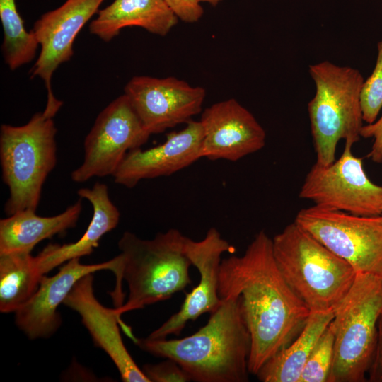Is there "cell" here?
<instances>
[{
	"instance_id": "6da1fadb",
	"label": "cell",
	"mask_w": 382,
	"mask_h": 382,
	"mask_svg": "<svg viewBox=\"0 0 382 382\" xmlns=\"http://www.w3.org/2000/svg\"><path fill=\"white\" fill-rule=\"evenodd\" d=\"M219 296L240 297L251 340L248 371L253 375L299 335L311 314L281 274L272 238L263 230L241 256L222 259Z\"/></svg>"
},
{
	"instance_id": "7a4b0ae2",
	"label": "cell",
	"mask_w": 382,
	"mask_h": 382,
	"mask_svg": "<svg viewBox=\"0 0 382 382\" xmlns=\"http://www.w3.org/2000/svg\"><path fill=\"white\" fill-rule=\"evenodd\" d=\"M205 325L180 339L136 338L143 351L171 359L195 382H246L250 335L243 315L239 296L221 299Z\"/></svg>"
},
{
	"instance_id": "3957f363",
	"label": "cell",
	"mask_w": 382,
	"mask_h": 382,
	"mask_svg": "<svg viewBox=\"0 0 382 382\" xmlns=\"http://www.w3.org/2000/svg\"><path fill=\"white\" fill-rule=\"evenodd\" d=\"M185 236L170 228L152 239L125 231L118 241L115 312L125 313L169 299L192 283Z\"/></svg>"
},
{
	"instance_id": "277c9868",
	"label": "cell",
	"mask_w": 382,
	"mask_h": 382,
	"mask_svg": "<svg viewBox=\"0 0 382 382\" xmlns=\"http://www.w3.org/2000/svg\"><path fill=\"white\" fill-rule=\"evenodd\" d=\"M274 257L284 279L312 312L335 311L357 272L296 222L272 238Z\"/></svg>"
},
{
	"instance_id": "5b68a950",
	"label": "cell",
	"mask_w": 382,
	"mask_h": 382,
	"mask_svg": "<svg viewBox=\"0 0 382 382\" xmlns=\"http://www.w3.org/2000/svg\"><path fill=\"white\" fill-rule=\"evenodd\" d=\"M308 71L316 88L308 112L316 163L328 166L335 161L341 139L354 144L361 137L360 93L364 80L358 69L328 60L310 65Z\"/></svg>"
},
{
	"instance_id": "8992f818",
	"label": "cell",
	"mask_w": 382,
	"mask_h": 382,
	"mask_svg": "<svg viewBox=\"0 0 382 382\" xmlns=\"http://www.w3.org/2000/svg\"><path fill=\"white\" fill-rule=\"evenodd\" d=\"M57 128L53 117L35 113L24 125H1L0 161L9 195L8 215L37 210L43 185L57 163Z\"/></svg>"
},
{
	"instance_id": "52a82bcc",
	"label": "cell",
	"mask_w": 382,
	"mask_h": 382,
	"mask_svg": "<svg viewBox=\"0 0 382 382\" xmlns=\"http://www.w3.org/2000/svg\"><path fill=\"white\" fill-rule=\"evenodd\" d=\"M382 315V277L357 272L330 322L334 355L329 382H364L371 366Z\"/></svg>"
},
{
	"instance_id": "ba28073f",
	"label": "cell",
	"mask_w": 382,
	"mask_h": 382,
	"mask_svg": "<svg viewBox=\"0 0 382 382\" xmlns=\"http://www.w3.org/2000/svg\"><path fill=\"white\" fill-rule=\"evenodd\" d=\"M357 272L382 277V215L358 216L313 206L294 220Z\"/></svg>"
},
{
	"instance_id": "9c48e42d",
	"label": "cell",
	"mask_w": 382,
	"mask_h": 382,
	"mask_svg": "<svg viewBox=\"0 0 382 382\" xmlns=\"http://www.w3.org/2000/svg\"><path fill=\"white\" fill-rule=\"evenodd\" d=\"M345 142L339 159L328 166L317 163L306 175L299 197L316 206L358 216L382 215V186L372 183L361 158Z\"/></svg>"
},
{
	"instance_id": "30bf717a",
	"label": "cell",
	"mask_w": 382,
	"mask_h": 382,
	"mask_svg": "<svg viewBox=\"0 0 382 382\" xmlns=\"http://www.w3.org/2000/svg\"><path fill=\"white\" fill-rule=\"evenodd\" d=\"M150 134L127 96L113 100L97 117L84 140V158L71 173L76 183L113 175L127 153L140 148Z\"/></svg>"
},
{
	"instance_id": "8fae6325",
	"label": "cell",
	"mask_w": 382,
	"mask_h": 382,
	"mask_svg": "<svg viewBox=\"0 0 382 382\" xmlns=\"http://www.w3.org/2000/svg\"><path fill=\"white\" fill-rule=\"evenodd\" d=\"M145 129L151 135L187 123L202 111L205 90L175 77H132L125 87Z\"/></svg>"
},
{
	"instance_id": "7c38bea8",
	"label": "cell",
	"mask_w": 382,
	"mask_h": 382,
	"mask_svg": "<svg viewBox=\"0 0 382 382\" xmlns=\"http://www.w3.org/2000/svg\"><path fill=\"white\" fill-rule=\"evenodd\" d=\"M104 0H66L35 21L33 31L40 47L39 56L30 69V77H40L47 91L45 110L56 115L62 102L51 88V79L57 67L74 54L73 44L78 33L98 11Z\"/></svg>"
},
{
	"instance_id": "4fadbf2b",
	"label": "cell",
	"mask_w": 382,
	"mask_h": 382,
	"mask_svg": "<svg viewBox=\"0 0 382 382\" xmlns=\"http://www.w3.org/2000/svg\"><path fill=\"white\" fill-rule=\"evenodd\" d=\"M185 249L192 265L199 274V283L186 294L179 311L154 330L148 336L149 338L166 339L170 335H178L188 321H195L207 313L210 314L221 303L219 296L221 255L225 252L231 253L233 246L212 227L200 241L187 237Z\"/></svg>"
},
{
	"instance_id": "5bb4252c",
	"label": "cell",
	"mask_w": 382,
	"mask_h": 382,
	"mask_svg": "<svg viewBox=\"0 0 382 382\" xmlns=\"http://www.w3.org/2000/svg\"><path fill=\"white\" fill-rule=\"evenodd\" d=\"M199 122L203 129L201 158L236 161L261 150L265 145L264 128L234 98L206 108Z\"/></svg>"
},
{
	"instance_id": "9a60e30c",
	"label": "cell",
	"mask_w": 382,
	"mask_h": 382,
	"mask_svg": "<svg viewBox=\"0 0 382 382\" xmlns=\"http://www.w3.org/2000/svg\"><path fill=\"white\" fill-rule=\"evenodd\" d=\"M79 259L66 262L52 277L44 275L35 294L15 312L16 325L30 340L47 338L58 330L62 320L57 308L80 279L106 270L116 275L119 270L117 256L91 265L82 264Z\"/></svg>"
},
{
	"instance_id": "2e32d148",
	"label": "cell",
	"mask_w": 382,
	"mask_h": 382,
	"mask_svg": "<svg viewBox=\"0 0 382 382\" xmlns=\"http://www.w3.org/2000/svg\"><path fill=\"white\" fill-rule=\"evenodd\" d=\"M202 140L201 122L191 120L183 129L168 134L163 143L129 151L112 175L114 181L132 188L142 180L170 175L201 158Z\"/></svg>"
},
{
	"instance_id": "e0dca14e",
	"label": "cell",
	"mask_w": 382,
	"mask_h": 382,
	"mask_svg": "<svg viewBox=\"0 0 382 382\" xmlns=\"http://www.w3.org/2000/svg\"><path fill=\"white\" fill-rule=\"evenodd\" d=\"M63 305L80 316L94 345L109 356L123 381L149 382L125 346L119 327L121 317L115 308L105 307L96 299L93 274L84 276L76 283Z\"/></svg>"
},
{
	"instance_id": "ac0fdd59",
	"label": "cell",
	"mask_w": 382,
	"mask_h": 382,
	"mask_svg": "<svg viewBox=\"0 0 382 382\" xmlns=\"http://www.w3.org/2000/svg\"><path fill=\"white\" fill-rule=\"evenodd\" d=\"M77 195L92 205L93 212L91 222L76 242L49 244L35 256L37 265L42 275L73 258L91 254L98 247L102 237L116 228L119 223L120 211L110 199L105 184L96 182L91 188H80Z\"/></svg>"
},
{
	"instance_id": "d6986e66",
	"label": "cell",
	"mask_w": 382,
	"mask_h": 382,
	"mask_svg": "<svg viewBox=\"0 0 382 382\" xmlns=\"http://www.w3.org/2000/svg\"><path fill=\"white\" fill-rule=\"evenodd\" d=\"M178 18L163 0H115L98 11L89 31L109 42L126 27H141L160 36L166 35Z\"/></svg>"
},
{
	"instance_id": "ffe728a7",
	"label": "cell",
	"mask_w": 382,
	"mask_h": 382,
	"mask_svg": "<svg viewBox=\"0 0 382 382\" xmlns=\"http://www.w3.org/2000/svg\"><path fill=\"white\" fill-rule=\"evenodd\" d=\"M82 211L81 199L53 216L25 210L0 220V254L31 253L40 241L76 226Z\"/></svg>"
},
{
	"instance_id": "44dd1931",
	"label": "cell",
	"mask_w": 382,
	"mask_h": 382,
	"mask_svg": "<svg viewBox=\"0 0 382 382\" xmlns=\"http://www.w3.org/2000/svg\"><path fill=\"white\" fill-rule=\"evenodd\" d=\"M334 317V311L311 313L299 335L269 359L257 374L262 382H299L305 363Z\"/></svg>"
},
{
	"instance_id": "7402d4cb",
	"label": "cell",
	"mask_w": 382,
	"mask_h": 382,
	"mask_svg": "<svg viewBox=\"0 0 382 382\" xmlns=\"http://www.w3.org/2000/svg\"><path fill=\"white\" fill-rule=\"evenodd\" d=\"M43 276L31 253L0 254V311H18L37 291Z\"/></svg>"
},
{
	"instance_id": "603a6c76",
	"label": "cell",
	"mask_w": 382,
	"mask_h": 382,
	"mask_svg": "<svg viewBox=\"0 0 382 382\" xmlns=\"http://www.w3.org/2000/svg\"><path fill=\"white\" fill-rule=\"evenodd\" d=\"M0 18L4 32L3 57L13 71L31 62L40 45L33 31L25 28L16 0H0Z\"/></svg>"
},
{
	"instance_id": "cb8c5ba5",
	"label": "cell",
	"mask_w": 382,
	"mask_h": 382,
	"mask_svg": "<svg viewBox=\"0 0 382 382\" xmlns=\"http://www.w3.org/2000/svg\"><path fill=\"white\" fill-rule=\"evenodd\" d=\"M333 355L334 333L329 324L308 356L299 382H329Z\"/></svg>"
},
{
	"instance_id": "d4e9b609",
	"label": "cell",
	"mask_w": 382,
	"mask_h": 382,
	"mask_svg": "<svg viewBox=\"0 0 382 382\" xmlns=\"http://www.w3.org/2000/svg\"><path fill=\"white\" fill-rule=\"evenodd\" d=\"M360 103L364 121L367 124L375 122L382 108V40L377 43L374 69L362 84Z\"/></svg>"
},
{
	"instance_id": "484cf974",
	"label": "cell",
	"mask_w": 382,
	"mask_h": 382,
	"mask_svg": "<svg viewBox=\"0 0 382 382\" xmlns=\"http://www.w3.org/2000/svg\"><path fill=\"white\" fill-rule=\"evenodd\" d=\"M149 382H188L187 373L174 360L166 359L154 364H146L141 368Z\"/></svg>"
},
{
	"instance_id": "4316f807",
	"label": "cell",
	"mask_w": 382,
	"mask_h": 382,
	"mask_svg": "<svg viewBox=\"0 0 382 382\" xmlns=\"http://www.w3.org/2000/svg\"><path fill=\"white\" fill-rule=\"evenodd\" d=\"M178 19L187 22L198 21L204 13L199 0H163Z\"/></svg>"
},
{
	"instance_id": "83f0119b",
	"label": "cell",
	"mask_w": 382,
	"mask_h": 382,
	"mask_svg": "<svg viewBox=\"0 0 382 382\" xmlns=\"http://www.w3.org/2000/svg\"><path fill=\"white\" fill-rule=\"evenodd\" d=\"M360 135L364 138H374L369 156L376 163H382V115L375 122L364 125Z\"/></svg>"
},
{
	"instance_id": "f1b7e54d",
	"label": "cell",
	"mask_w": 382,
	"mask_h": 382,
	"mask_svg": "<svg viewBox=\"0 0 382 382\" xmlns=\"http://www.w3.org/2000/svg\"><path fill=\"white\" fill-rule=\"evenodd\" d=\"M368 374L369 381L382 382V315L378 323L377 342Z\"/></svg>"
},
{
	"instance_id": "f546056e",
	"label": "cell",
	"mask_w": 382,
	"mask_h": 382,
	"mask_svg": "<svg viewBox=\"0 0 382 382\" xmlns=\"http://www.w3.org/2000/svg\"><path fill=\"white\" fill-rule=\"evenodd\" d=\"M201 3L206 2L209 3L212 6L216 5L221 0H199Z\"/></svg>"
}]
</instances>
